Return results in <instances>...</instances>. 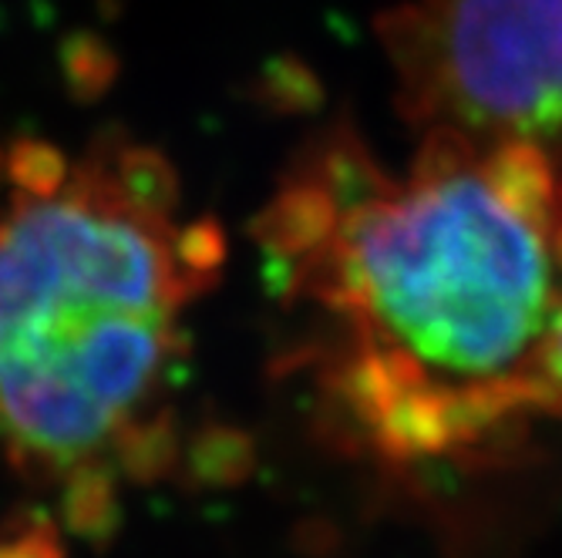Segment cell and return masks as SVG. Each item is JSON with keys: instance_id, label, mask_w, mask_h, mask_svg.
Here are the masks:
<instances>
[{"instance_id": "6da1fadb", "label": "cell", "mask_w": 562, "mask_h": 558, "mask_svg": "<svg viewBox=\"0 0 562 558\" xmlns=\"http://www.w3.org/2000/svg\"><path fill=\"white\" fill-rule=\"evenodd\" d=\"M300 317L293 364L381 465L462 462L536 414L562 317V175L519 148L418 138L394 169L311 145L252 223Z\"/></svg>"}, {"instance_id": "7a4b0ae2", "label": "cell", "mask_w": 562, "mask_h": 558, "mask_svg": "<svg viewBox=\"0 0 562 558\" xmlns=\"http://www.w3.org/2000/svg\"><path fill=\"white\" fill-rule=\"evenodd\" d=\"M176 223L128 209L81 159L55 198L0 213V437L34 485L101 454L182 357V307L202 289Z\"/></svg>"}, {"instance_id": "3957f363", "label": "cell", "mask_w": 562, "mask_h": 558, "mask_svg": "<svg viewBox=\"0 0 562 558\" xmlns=\"http://www.w3.org/2000/svg\"><path fill=\"white\" fill-rule=\"evenodd\" d=\"M381 44L418 138L519 148L562 175V0H404Z\"/></svg>"}, {"instance_id": "277c9868", "label": "cell", "mask_w": 562, "mask_h": 558, "mask_svg": "<svg viewBox=\"0 0 562 558\" xmlns=\"http://www.w3.org/2000/svg\"><path fill=\"white\" fill-rule=\"evenodd\" d=\"M85 159L94 162L128 209L159 223H176L182 192L179 172L166 151L151 145H128L119 132H109L85 151Z\"/></svg>"}, {"instance_id": "5b68a950", "label": "cell", "mask_w": 562, "mask_h": 558, "mask_svg": "<svg viewBox=\"0 0 562 558\" xmlns=\"http://www.w3.org/2000/svg\"><path fill=\"white\" fill-rule=\"evenodd\" d=\"M58 519L61 528L94 551L112 548V542L122 532V501H119V471L105 458V454H94V458L78 462L75 468L65 471L58 481Z\"/></svg>"}, {"instance_id": "8992f818", "label": "cell", "mask_w": 562, "mask_h": 558, "mask_svg": "<svg viewBox=\"0 0 562 558\" xmlns=\"http://www.w3.org/2000/svg\"><path fill=\"white\" fill-rule=\"evenodd\" d=\"M109 462L132 485H159L172 478L179 465V424L172 408H159L156 414L125 421L112 437Z\"/></svg>"}, {"instance_id": "52a82bcc", "label": "cell", "mask_w": 562, "mask_h": 558, "mask_svg": "<svg viewBox=\"0 0 562 558\" xmlns=\"http://www.w3.org/2000/svg\"><path fill=\"white\" fill-rule=\"evenodd\" d=\"M58 75L75 105H98L115 88L122 58L98 31L75 27L58 41Z\"/></svg>"}, {"instance_id": "ba28073f", "label": "cell", "mask_w": 562, "mask_h": 558, "mask_svg": "<svg viewBox=\"0 0 562 558\" xmlns=\"http://www.w3.org/2000/svg\"><path fill=\"white\" fill-rule=\"evenodd\" d=\"M4 175L14 182V189L27 198H55L65 192L71 179L68 156L37 135H18L4 148Z\"/></svg>"}, {"instance_id": "9c48e42d", "label": "cell", "mask_w": 562, "mask_h": 558, "mask_svg": "<svg viewBox=\"0 0 562 558\" xmlns=\"http://www.w3.org/2000/svg\"><path fill=\"white\" fill-rule=\"evenodd\" d=\"M249 444L229 428H202L186 451V475L195 485H233L246 475Z\"/></svg>"}, {"instance_id": "30bf717a", "label": "cell", "mask_w": 562, "mask_h": 558, "mask_svg": "<svg viewBox=\"0 0 562 558\" xmlns=\"http://www.w3.org/2000/svg\"><path fill=\"white\" fill-rule=\"evenodd\" d=\"M176 260L186 276L206 293L216 286L220 270L226 263V232L213 216L192 219L176 229Z\"/></svg>"}, {"instance_id": "8fae6325", "label": "cell", "mask_w": 562, "mask_h": 558, "mask_svg": "<svg viewBox=\"0 0 562 558\" xmlns=\"http://www.w3.org/2000/svg\"><path fill=\"white\" fill-rule=\"evenodd\" d=\"M0 558H68V548L47 512L21 509L0 528Z\"/></svg>"}, {"instance_id": "7c38bea8", "label": "cell", "mask_w": 562, "mask_h": 558, "mask_svg": "<svg viewBox=\"0 0 562 558\" xmlns=\"http://www.w3.org/2000/svg\"><path fill=\"white\" fill-rule=\"evenodd\" d=\"M536 414H549L562 421V317L542 353L539 384H536Z\"/></svg>"}, {"instance_id": "4fadbf2b", "label": "cell", "mask_w": 562, "mask_h": 558, "mask_svg": "<svg viewBox=\"0 0 562 558\" xmlns=\"http://www.w3.org/2000/svg\"><path fill=\"white\" fill-rule=\"evenodd\" d=\"M0 179H4V145H0Z\"/></svg>"}]
</instances>
